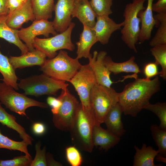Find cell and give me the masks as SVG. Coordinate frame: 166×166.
I'll list each match as a JSON object with an SVG mask.
<instances>
[{
  "label": "cell",
  "mask_w": 166,
  "mask_h": 166,
  "mask_svg": "<svg viewBox=\"0 0 166 166\" xmlns=\"http://www.w3.org/2000/svg\"><path fill=\"white\" fill-rule=\"evenodd\" d=\"M160 85L157 76L152 80L137 77L127 84L118 94V102L123 113L125 115L136 117L149 102L152 97L160 90Z\"/></svg>",
  "instance_id": "1"
},
{
  "label": "cell",
  "mask_w": 166,
  "mask_h": 166,
  "mask_svg": "<svg viewBox=\"0 0 166 166\" xmlns=\"http://www.w3.org/2000/svg\"><path fill=\"white\" fill-rule=\"evenodd\" d=\"M94 124L91 109H88L79 103L69 131L74 146L81 150L92 152L94 147L92 133Z\"/></svg>",
  "instance_id": "2"
},
{
  "label": "cell",
  "mask_w": 166,
  "mask_h": 166,
  "mask_svg": "<svg viewBox=\"0 0 166 166\" xmlns=\"http://www.w3.org/2000/svg\"><path fill=\"white\" fill-rule=\"evenodd\" d=\"M82 65L79 59L70 57L66 51L62 49L54 57L46 59L40 70L48 76L69 82Z\"/></svg>",
  "instance_id": "3"
},
{
  "label": "cell",
  "mask_w": 166,
  "mask_h": 166,
  "mask_svg": "<svg viewBox=\"0 0 166 166\" xmlns=\"http://www.w3.org/2000/svg\"><path fill=\"white\" fill-rule=\"evenodd\" d=\"M146 1L132 0L126 5L123 14L124 19L121 30V39L129 49L136 53L137 51L135 45L138 41L140 30V19L138 14L145 9L144 5Z\"/></svg>",
  "instance_id": "4"
},
{
  "label": "cell",
  "mask_w": 166,
  "mask_h": 166,
  "mask_svg": "<svg viewBox=\"0 0 166 166\" xmlns=\"http://www.w3.org/2000/svg\"><path fill=\"white\" fill-rule=\"evenodd\" d=\"M118 93L111 87L97 84L93 87L89 99L95 124L104 123L111 109L118 102Z\"/></svg>",
  "instance_id": "5"
},
{
  "label": "cell",
  "mask_w": 166,
  "mask_h": 166,
  "mask_svg": "<svg viewBox=\"0 0 166 166\" xmlns=\"http://www.w3.org/2000/svg\"><path fill=\"white\" fill-rule=\"evenodd\" d=\"M69 84L44 74L22 79L18 83L19 88L26 95L39 96L45 95L56 96L60 89L68 87Z\"/></svg>",
  "instance_id": "6"
},
{
  "label": "cell",
  "mask_w": 166,
  "mask_h": 166,
  "mask_svg": "<svg viewBox=\"0 0 166 166\" xmlns=\"http://www.w3.org/2000/svg\"><path fill=\"white\" fill-rule=\"evenodd\" d=\"M0 101L6 108L22 116H26V110L30 107H48L46 103L29 98L24 93L17 92L3 82L0 83Z\"/></svg>",
  "instance_id": "7"
},
{
  "label": "cell",
  "mask_w": 166,
  "mask_h": 166,
  "mask_svg": "<svg viewBox=\"0 0 166 166\" xmlns=\"http://www.w3.org/2000/svg\"><path fill=\"white\" fill-rule=\"evenodd\" d=\"M75 25V23L71 22L65 31L52 37L40 38L36 37L33 43L34 48L44 53L49 59L56 56L58 50L73 51L75 47L72 42L71 36Z\"/></svg>",
  "instance_id": "8"
},
{
  "label": "cell",
  "mask_w": 166,
  "mask_h": 166,
  "mask_svg": "<svg viewBox=\"0 0 166 166\" xmlns=\"http://www.w3.org/2000/svg\"><path fill=\"white\" fill-rule=\"evenodd\" d=\"M57 98L61 104L58 113L53 115V122L54 126L63 131H69L73 121L79 103L68 88L61 89Z\"/></svg>",
  "instance_id": "9"
},
{
  "label": "cell",
  "mask_w": 166,
  "mask_h": 166,
  "mask_svg": "<svg viewBox=\"0 0 166 166\" xmlns=\"http://www.w3.org/2000/svg\"><path fill=\"white\" fill-rule=\"evenodd\" d=\"M69 82L77 92L82 106L88 109H91L90 93L97 82L95 74L88 64L82 65Z\"/></svg>",
  "instance_id": "10"
},
{
  "label": "cell",
  "mask_w": 166,
  "mask_h": 166,
  "mask_svg": "<svg viewBox=\"0 0 166 166\" xmlns=\"http://www.w3.org/2000/svg\"><path fill=\"white\" fill-rule=\"evenodd\" d=\"M49 34L55 36L58 34L54 28L53 22L45 19L34 20L29 26L18 30V33L19 39L25 43L29 51L30 52L35 49L33 43L37 36L42 35L48 38Z\"/></svg>",
  "instance_id": "11"
},
{
  "label": "cell",
  "mask_w": 166,
  "mask_h": 166,
  "mask_svg": "<svg viewBox=\"0 0 166 166\" xmlns=\"http://www.w3.org/2000/svg\"><path fill=\"white\" fill-rule=\"evenodd\" d=\"M76 1L57 0L55 5V17L52 22L57 32L60 33L65 31L72 22V14Z\"/></svg>",
  "instance_id": "12"
},
{
  "label": "cell",
  "mask_w": 166,
  "mask_h": 166,
  "mask_svg": "<svg viewBox=\"0 0 166 166\" xmlns=\"http://www.w3.org/2000/svg\"><path fill=\"white\" fill-rule=\"evenodd\" d=\"M107 55L105 51H101L98 53L95 51L88 58V64L95 74L97 84L110 87L114 82L110 78L111 73L104 64V59Z\"/></svg>",
  "instance_id": "13"
},
{
  "label": "cell",
  "mask_w": 166,
  "mask_h": 166,
  "mask_svg": "<svg viewBox=\"0 0 166 166\" xmlns=\"http://www.w3.org/2000/svg\"><path fill=\"white\" fill-rule=\"evenodd\" d=\"M95 25L92 29L94 31L97 40L101 44H108L112 34L117 30H120L124 25V21L117 23L109 16H97Z\"/></svg>",
  "instance_id": "14"
},
{
  "label": "cell",
  "mask_w": 166,
  "mask_h": 166,
  "mask_svg": "<svg viewBox=\"0 0 166 166\" xmlns=\"http://www.w3.org/2000/svg\"><path fill=\"white\" fill-rule=\"evenodd\" d=\"M35 20L31 0H26L18 8L9 14L6 21L11 28L18 30L25 22Z\"/></svg>",
  "instance_id": "15"
},
{
  "label": "cell",
  "mask_w": 166,
  "mask_h": 166,
  "mask_svg": "<svg viewBox=\"0 0 166 166\" xmlns=\"http://www.w3.org/2000/svg\"><path fill=\"white\" fill-rule=\"evenodd\" d=\"M46 56L42 52L35 49L28 51L19 56H10L8 58L14 70L26 67L39 65L42 66L45 62Z\"/></svg>",
  "instance_id": "16"
},
{
  "label": "cell",
  "mask_w": 166,
  "mask_h": 166,
  "mask_svg": "<svg viewBox=\"0 0 166 166\" xmlns=\"http://www.w3.org/2000/svg\"><path fill=\"white\" fill-rule=\"evenodd\" d=\"M101 125L94 124L92 133V142L94 146L108 151L117 144L120 137L108 130L102 128Z\"/></svg>",
  "instance_id": "17"
},
{
  "label": "cell",
  "mask_w": 166,
  "mask_h": 166,
  "mask_svg": "<svg viewBox=\"0 0 166 166\" xmlns=\"http://www.w3.org/2000/svg\"><path fill=\"white\" fill-rule=\"evenodd\" d=\"M154 0H148L147 7L144 10H140L138 16L140 19L141 26L138 41L143 42L149 40L155 26L158 25L157 21L153 15L152 6Z\"/></svg>",
  "instance_id": "18"
},
{
  "label": "cell",
  "mask_w": 166,
  "mask_h": 166,
  "mask_svg": "<svg viewBox=\"0 0 166 166\" xmlns=\"http://www.w3.org/2000/svg\"><path fill=\"white\" fill-rule=\"evenodd\" d=\"M83 30L80 34L79 40L76 43L77 45L76 58H88L91 55L90 50L92 46L97 42L94 31L83 24Z\"/></svg>",
  "instance_id": "19"
},
{
  "label": "cell",
  "mask_w": 166,
  "mask_h": 166,
  "mask_svg": "<svg viewBox=\"0 0 166 166\" xmlns=\"http://www.w3.org/2000/svg\"><path fill=\"white\" fill-rule=\"evenodd\" d=\"M97 16L88 0H76L72 18H77L82 24L92 29L95 25Z\"/></svg>",
  "instance_id": "20"
},
{
  "label": "cell",
  "mask_w": 166,
  "mask_h": 166,
  "mask_svg": "<svg viewBox=\"0 0 166 166\" xmlns=\"http://www.w3.org/2000/svg\"><path fill=\"white\" fill-rule=\"evenodd\" d=\"M122 113V108L117 102L110 110L104 122L108 130L120 137L125 132L121 120Z\"/></svg>",
  "instance_id": "21"
},
{
  "label": "cell",
  "mask_w": 166,
  "mask_h": 166,
  "mask_svg": "<svg viewBox=\"0 0 166 166\" xmlns=\"http://www.w3.org/2000/svg\"><path fill=\"white\" fill-rule=\"evenodd\" d=\"M8 16L9 14L0 16V38L17 46L21 51V55L29 51L28 49L19 39L18 30L12 29L7 24Z\"/></svg>",
  "instance_id": "22"
},
{
  "label": "cell",
  "mask_w": 166,
  "mask_h": 166,
  "mask_svg": "<svg viewBox=\"0 0 166 166\" xmlns=\"http://www.w3.org/2000/svg\"><path fill=\"white\" fill-rule=\"evenodd\" d=\"M135 57L132 56L128 60L122 62L113 61L111 57L107 55L104 60V64L108 70L114 75L122 72L132 73L137 74L141 72L139 66L135 62Z\"/></svg>",
  "instance_id": "23"
},
{
  "label": "cell",
  "mask_w": 166,
  "mask_h": 166,
  "mask_svg": "<svg viewBox=\"0 0 166 166\" xmlns=\"http://www.w3.org/2000/svg\"><path fill=\"white\" fill-rule=\"evenodd\" d=\"M1 104L0 101V123L16 131L21 139L28 145H32L33 138L26 132L24 128L16 122L15 117L7 113Z\"/></svg>",
  "instance_id": "24"
},
{
  "label": "cell",
  "mask_w": 166,
  "mask_h": 166,
  "mask_svg": "<svg viewBox=\"0 0 166 166\" xmlns=\"http://www.w3.org/2000/svg\"><path fill=\"white\" fill-rule=\"evenodd\" d=\"M136 150L133 163V166H156L154 163L155 158L159 153L158 150L151 146H147L143 144L141 148H139L136 145L134 146Z\"/></svg>",
  "instance_id": "25"
},
{
  "label": "cell",
  "mask_w": 166,
  "mask_h": 166,
  "mask_svg": "<svg viewBox=\"0 0 166 166\" xmlns=\"http://www.w3.org/2000/svg\"><path fill=\"white\" fill-rule=\"evenodd\" d=\"M1 45L0 44V49ZM0 73L3 77V82L10 85L16 90L19 88L17 83L18 77L15 70L9 62V58L3 54L0 50Z\"/></svg>",
  "instance_id": "26"
},
{
  "label": "cell",
  "mask_w": 166,
  "mask_h": 166,
  "mask_svg": "<svg viewBox=\"0 0 166 166\" xmlns=\"http://www.w3.org/2000/svg\"><path fill=\"white\" fill-rule=\"evenodd\" d=\"M35 20H48L52 18L54 0H31Z\"/></svg>",
  "instance_id": "27"
},
{
  "label": "cell",
  "mask_w": 166,
  "mask_h": 166,
  "mask_svg": "<svg viewBox=\"0 0 166 166\" xmlns=\"http://www.w3.org/2000/svg\"><path fill=\"white\" fill-rule=\"evenodd\" d=\"M153 17L160 24L156 34L149 42L152 47L166 44V12L157 13Z\"/></svg>",
  "instance_id": "28"
},
{
  "label": "cell",
  "mask_w": 166,
  "mask_h": 166,
  "mask_svg": "<svg viewBox=\"0 0 166 166\" xmlns=\"http://www.w3.org/2000/svg\"><path fill=\"white\" fill-rule=\"evenodd\" d=\"M152 55L155 59V62L161 67L159 72L160 76L164 80L166 79V44L158 45L150 49Z\"/></svg>",
  "instance_id": "29"
},
{
  "label": "cell",
  "mask_w": 166,
  "mask_h": 166,
  "mask_svg": "<svg viewBox=\"0 0 166 166\" xmlns=\"http://www.w3.org/2000/svg\"><path fill=\"white\" fill-rule=\"evenodd\" d=\"M150 129L152 138L158 147V154L166 157V130L155 124L150 126Z\"/></svg>",
  "instance_id": "30"
},
{
  "label": "cell",
  "mask_w": 166,
  "mask_h": 166,
  "mask_svg": "<svg viewBox=\"0 0 166 166\" xmlns=\"http://www.w3.org/2000/svg\"><path fill=\"white\" fill-rule=\"evenodd\" d=\"M28 145L23 140L17 141L10 139L2 134L0 129V148L18 150L24 152L25 155L31 156L27 149Z\"/></svg>",
  "instance_id": "31"
},
{
  "label": "cell",
  "mask_w": 166,
  "mask_h": 166,
  "mask_svg": "<svg viewBox=\"0 0 166 166\" xmlns=\"http://www.w3.org/2000/svg\"><path fill=\"white\" fill-rule=\"evenodd\" d=\"M143 109L149 110L154 113L160 121L159 126L161 129L166 130V103L159 102L155 104L149 102L144 105Z\"/></svg>",
  "instance_id": "32"
},
{
  "label": "cell",
  "mask_w": 166,
  "mask_h": 166,
  "mask_svg": "<svg viewBox=\"0 0 166 166\" xmlns=\"http://www.w3.org/2000/svg\"><path fill=\"white\" fill-rule=\"evenodd\" d=\"M113 0H91L90 4L97 16H109L113 13L111 6Z\"/></svg>",
  "instance_id": "33"
},
{
  "label": "cell",
  "mask_w": 166,
  "mask_h": 166,
  "mask_svg": "<svg viewBox=\"0 0 166 166\" xmlns=\"http://www.w3.org/2000/svg\"><path fill=\"white\" fill-rule=\"evenodd\" d=\"M32 160L31 156L21 155L11 160H0V166H30Z\"/></svg>",
  "instance_id": "34"
},
{
  "label": "cell",
  "mask_w": 166,
  "mask_h": 166,
  "mask_svg": "<svg viewBox=\"0 0 166 166\" xmlns=\"http://www.w3.org/2000/svg\"><path fill=\"white\" fill-rule=\"evenodd\" d=\"M66 159L72 166H80L82 162L81 155L75 146H70L65 149Z\"/></svg>",
  "instance_id": "35"
},
{
  "label": "cell",
  "mask_w": 166,
  "mask_h": 166,
  "mask_svg": "<svg viewBox=\"0 0 166 166\" xmlns=\"http://www.w3.org/2000/svg\"><path fill=\"white\" fill-rule=\"evenodd\" d=\"M41 143H37L35 145L36 155L34 159L32 160L30 166H46V148L44 147L41 148Z\"/></svg>",
  "instance_id": "36"
},
{
  "label": "cell",
  "mask_w": 166,
  "mask_h": 166,
  "mask_svg": "<svg viewBox=\"0 0 166 166\" xmlns=\"http://www.w3.org/2000/svg\"><path fill=\"white\" fill-rule=\"evenodd\" d=\"M158 65L155 62H150L146 64L144 66L143 73L145 78L150 79L151 78L159 74Z\"/></svg>",
  "instance_id": "37"
},
{
  "label": "cell",
  "mask_w": 166,
  "mask_h": 166,
  "mask_svg": "<svg viewBox=\"0 0 166 166\" xmlns=\"http://www.w3.org/2000/svg\"><path fill=\"white\" fill-rule=\"evenodd\" d=\"M47 105L51 108V111L53 115L57 114L61 104L60 100L51 96L48 97L46 100Z\"/></svg>",
  "instance_id": "38"
},
{
  "label": "cell",
  "mask_w": 166,
  "mask_h": 166,
  "mask_svg": "<svg viewBox=\"0 0 166 166\" xmlns=\"http://www.w3.org/2000/svg\"><path fill=\"white\" fill-rule=\"evenodd\" d=\"M153 11L157 13L166 12V0H158L152 6Z\"/></svg>",
  "instance_id": "39"
},
{
  "label": "cell",
  "mask_w": 166,
  "mask_h": 166,
  "mask_svg": "<svg viewBox=\"0 0 166 166\" xmlns=\"http://www.w3.org/2000/svg\"><path fill=\"white\" fill-rule=\"evenodd\" d=\"M26 0H7V5L9 13L19 7Z\"/></svg>",
  "instance_id": "40"
},
{
  "label": "cell",
  "mask_w": 166,
  "mask_h": 166,
  "mask_svg": "<svg viewBox=\"0 0 166 166\" xmlns=\"http://www.w3.org/2000/svg\"><path fill=\"white\" fill-rule=\"evenodd\" d=\"M32 130L34 134L38 135H43L45 133L46 128L45 125L41 122H36L33 124Z\"/></svg>",
  "instance_id": "41"
},
{
  "label": "cell",
  "mask_w": 166,
  "mask_h": 166,
  "mask_svg": "<svg viewBox=\"0 0 166 166\" xmlns=\"http://www.w3.org/2000/svg\"><path fill=\"white\" fill-rule=\"evenodd\" d=\"M7 0H0V16L7 15L9 10L7 5Z\"/></svg>",
  "instance_id": "42"
},
{
  "label": "cell",
  "mask_w": 166,
  "mask_h": 166,
  "mask_svg": "<svg viewBox=\"0 0 166 166\" xmlns=\"http://www.w3.org/2000/svg\"><path fill=\"white\" fill-rule=\"evenodd\" d=\"M46 160L47 166L62 165L60 163L54 160L52 155L49 153L46 154Z\"/></svg>",
  "instance_id": "43"
},
{
  "label": "cell",
  "mask_w": 166,
  "mask_h": 166,
  "mask_svg": "<svg viewBox=\"0 0 166 166\" xmlns=\"http://www.w3.org/2000/svg\"><path fill=\"white\" fill-rule=\"evenodd\" d=\"M157 160L166 163V157L158 154L156 156Z\"/></svg>",
  "instance_id": "44"
}]
</instances>
